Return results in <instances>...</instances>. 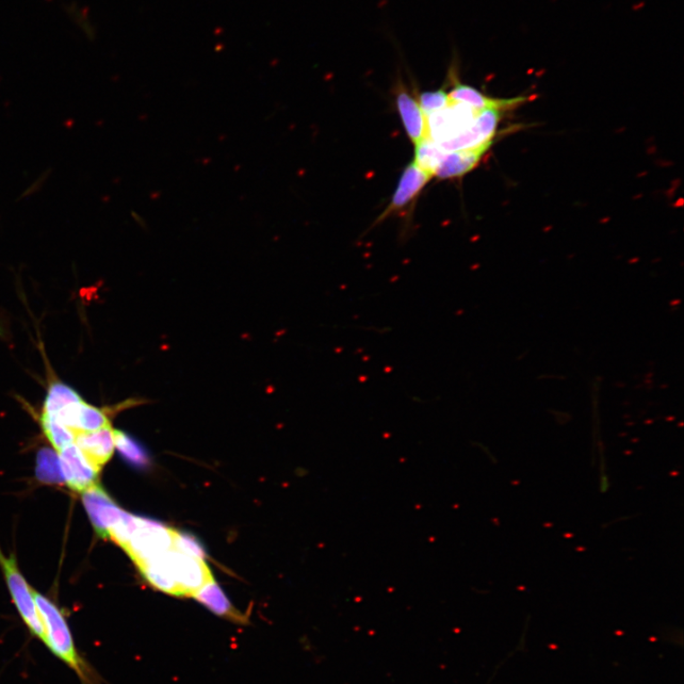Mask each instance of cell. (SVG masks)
<instances>
[{
    "instance_id": "16",
    "label": "cell",
    "mask_w": 684,
    "mask_h": 684,
    "mask_svg": "<svg viewBox=\"0 0 684 684\" xmlns=\"http://www.w3.org/2000/svg\"><path fill=\"white\" fill-rule=\"evenodd\" d=\"M83 400L75 389L59 381H52L48 387L42 414L56 417L67 406Z\"/></svg>"
},
{
    "instance_id": "15",
    "label": "cell",
    "mask_w": 684,
    "mask_h": 684,
    "mask_svg": "<svg viewBox=\"0 0 684 684\" xmlns=\"http://www.w3.org/2000/svg\"><path fill=\"white\" fill-rule=\"evenodd\" d=\"M488 149L454 151L446 153L441 165L435 171L438 179H452L463 176L474 170Z\"/></svg>"
},
{
    "instance_id": "18",
    "label": "cell",
    "mask_w": 684,
    "mask_h": 684,
    "mask_svg": "<svg viewBox=\"0 0 684 684\" xmlns=\"http://www.w3.org/2000/svg\"><path fill=\"white\" fill-rule=\"evenodd\" d=\"M445 153L436 142L428 138L416 145L414 162L420 170L434 177Z\"/></svg>"
},
{
    "instance_id": "9",
    "label": "cell",
    "mask_w": 684,
    "mask_h": 684,
    "mask_svg": "<svg viewBox=\"0 0 684 684\" xmlns=\"http://www.w3.org/2000/svg\"><path fill=\"white\" fill-rule=\"evenodd\" d=\"M76 435L79 433L99 431L110 425L107 411L81 400L73 403L52 417Z\"/></svg>"
},
{
    "instance_id": "10",
    "label": "cell",
    "mask_w": 684,
    "mask_h": 684,
    "mask_svg": "<svg viewBox=\"0 0 684 684\" xmlns=\"http://www.w3.org/2000/svg\"><path fill=\"white\" fill-rule=\"evenodd\" d=\"M433 177L420 170L415 162H411L404 170L392 200L377 220V224L383 222L390 215L399 213L408 206L430 182Z\"/></svg>"
},
{
    "instance_id": "14",
    "label": "cell",
    "mask_w": 684,
    "mask_h": 684,
    "mask_svg": "<svg viewBox=\"0 0 684 684\" xmlns=\"http://www.w3.org/2000/svg\"><path fill=\"white\" fill-rule=\"evenodd\" d=\"M215 615L239 624L246 623V616L236 609L215 580L207 583L193 596Z\"/></svg>"
},
{
    "instance_id": "13",
    "label": "cell",
    "mask_w": 684,
    "mask_h": 684,
    "mask_svg": "<svg viewBox=\"0 0 684 684\" xmlns=\"http://www.w3.org/2000/svg\"><path fill=\"white\" fill-rule=\"evenodd\" d=\"M452 76L454 78V86L448 92L450 100L452 102L466 105L478 111L485 110H510L524 104L528 100L526 97H515V99L510 100L492 99V97L483 94L475 88L459 83L454 75Z\"/></svg>"
},
{
    "instance_id": "17",
    "label": "cell",
    "mask_w": 684,
    "mask_h": 684,
    "mask_svg": "<svg viewBox=\"0 0 684 684\" xmlns=\"http://www.w3.org/2000/svg\"><path fill=\"white\" fill-rule=\"evenodd\" d=\"M114 445L121 454L124 460L136 468H145L150 464L148 452L133 436L114 430Z\"/></svg>"
},
{
    "instance_id": "12",
    "label": "cell",
    "mask_w": 684,
    "mask_h": 684,
    "mask_svg": "<svg viewBox=\"0 0 684 684\" xmlns=\"http://www.w3.org/2000/svg\"><path fill=\"white\" fill-rule=\"evenodd\" d=\"M111 426L99 431L83 432L75 435V445L83 452L88 461L101 471L111 459L114 447V434Z\"/></svg>"
},
{
    "instance_id": "23",
    "label": "cell",
    "mask_w": 684,
    "mask_h": 684,
    "mask_svg": "<svg viewBox=\"0 0 684 684\" xmlns=\"http://www.w3.org/2000/svg\"><path fill=\"white\" fill-rule=\"evenodd\" d=\"M173 548L195 558L205 560L206 557L205 549L200 542L189 534L176 531Z\"/></svg>"
},
{
    "instance_id": "2",
    "label": "cell",
    "mask_w": 684,
    "mask_h": 684,
    "mask_svg": "<svg viewBox=\"0 0 684 684\" xmlns=\"http://www.w3.org/2000/svg\"><path fill=\"white\" fill-rule=\"evenodd\" d=\"M173 585L175 596L193 597L214 580L205 560L185 555L174 548L156 558Z\"/></svg>"
},
{
    "instance_id": "1",
    "label": "cell",
    "mask_w": 684,
    "mask_h": 684,
    "mask_svg": "<svg viewBox=\"0 0 684 684\" xmlns=\"http://www.w3.org/2000/svg\"><path fill=\"white\" fill-rule=\"evenodd\" d=\"M45 630L44 645L73 671L83 684H101L90 664L78 653L66 618L51 600L32 591Z\"/></svg>"
},
{
    "instance_id": "19",
    "label": "cell",
    "mask_w": 684,
    "mask_h": 684,
    "mask_svg": "<svg viewBox=\"0 0 684 684\" xmlns=\"http://www.w3.org/2000/svg\"><path fill=\"white\" fill-rule=\"evenodd\" d=\"M40 425L43 432L55 450L59 453L65 448L75 444V434L52 417L41 414Z\"/></svg>"
},
{
    "instance_id": "4",
    "label": "cell",
    "mask_w": 684,
    "mask_h": 684,
    "mask_svg": "<svg viewBox=\"0 0 684 684\" xmlns=\"http://www.w3.org/2000/svg\"><path fill=\"white\" fill-rule=\"evenodd\" d=\"M0 565L3 566L15 608L25 626L32 636L44 644L45 630L34 594H32L31 589L21 574L18 564H16L13 557L7 558L0 551Z\"/></svg>"
},
{
    "instance_id": "24",
    "label": "cell",
    "mask_w": 684,
    "mask_h": 684,
    "mask_svg": "<svg viewBox=\"0 0 684 684\" xmlns=\"http://www.w3.org/2000/svg\"><path fill=\"white\" fill-rule=\"evenodd\" d=\"M2 333H3V328H2V325H0V334Z\"/></svg>"
},
{
    "instance_id": "7",
    "label": "cell",
    "mask_w": 684,
    "mask_h": 684,
    "mask_svg": "<svg viewBox=\"0 0 684 684\" xmlns=\"http://www.w3.org/2000/svg\"><path fill=\"white\" fill-rule=\"evenodd\" d=\"M479 112L452 101L443 110L428 117L430 138L439 143L460 135L474 122Z\"/></svg>"
},
{
    "instance_id": "21",
    "label": "cell",
    "mask_w": 684,
    "mask_h": 684,
    "mask_svg": "<svg viewBox=\"0 0 684 684\" xmlns=\"http://www.w3.org/2000/svg\"><path fill=\"white\" fill-rule=\"evenodd\" d=\"M65 12H66L71 22L86 39H93L96 38V28L86 8L72 3L65 7Z\"/></svg>"
},
{
    "instance_id": "6",
    "label": "cell",
    "mask_w": 684,
    "mask_h": 684,
    "mask_svg": "<svg viewBox=\"0 0 684 684\" xmlns=\"http://www.w3.org/2000/svg\"><path fill=\"white\" fill-rule=\"evenodd\" d=\"M83 503L96 533L102 539H109L111 529L119 522L125 512L99 484L83 493Z\"/></svg>"
},
{
    "instance_id": "11",
    "label": "cell",
    "mask_w": 684,
    "mask_h": 684,
    "mask_svg": "<svg viewBox=\"0 0 684 684\" xmlns=\"http://www.w3.org/2000/svg\"><path fill=\"white\" fill-rule=\"evenodd\" d=\"M397 108L407 135L416 145L430 138L428 117L404 85L397 90Z\"/></svg>"
},
{
    "instance_id": "3",
    "label": "cell",
    "mask_w": 684,
    "mask_h": 684,
    "mask_svg": "<svg viewBox=\"0 0 684 684\" xmlns=\"http://www.w3.org/2000/svg\"><path fill=\"white\" fill-rule=\"evenodd\" d=\"M175 532L154 520L138 517L137 527L123 549L139 567L172 549Z\"/></svg>"
},
{
    "instance_id": "22",
    "label": "cell",
    "mask_w": 684,
    "mask_h": 684,
    "mask_svg": "<svg viewBox=\"0 0 684 684\" xmlns=\"http://www.w3.org/2000/svg\"><path fill=\"white\" fill-rule=\"evenodd\" d=\"M417 101L427 117L443 110L452 103L449 93L443 90L423 92Z\"/></svg>"
},
{
    "instance_id": "5",
    "label": "cell",
    "mask_w": 684,
    "mask_h": 684,
    "mask_svg": "<svg viewBox=\"0 0 684 684\" xmlns=\"http://www.w3.org/2000/svg\"><path fill=\"white\" fill-rule=\"evenodd\" d=\"M504 111L485 110L480 111L474 122L460 135L437 143L445 152L490 149L497 132Z\"/></svg>"
},
{
    "instance_id": "8",
    "label": "cell",
    "mask_w": 684,
    "mask_h": 684,
    "mask_svg": "<svg viewBox=\"0 0 684 684\" xmlns=\"http://www.w3.org/2000/svg\"><path fill=\"white\" fill-rule=\"evenodd\" d=\"M64 481L73 491L84 493L92 486L99 484L100 470L96 469L85 458L75 444L65 448L59 452Z\"/></svg>"
},
{
    "instance_id": "20",
    "label": "cell",
    "mask_w": 684,
    "mask_h": 684,
    "mask_svg": "<svg viewBox=\"0 0 684 684\" xmlns=\"http://www.w3.org/2000/svg\"><path fill=\"white\" fill-rule=\"evenodd\" d=\"M38 478L47 484L64 481L59 456L50 449H42L38 454Z\"/></svg>"
}]
</instances>
